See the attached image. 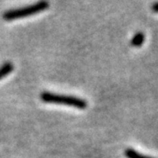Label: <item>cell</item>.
I'll return each instance as SVG.
<instances>
[{
    "instance_id": "6da1fadb",
    "label": "cell",
    "mask_w": 158,
    "mask_h": 158,
    "mask_svg": "<svg viewBox=\"0 0 158 158\" xmlns=\"http://www.w3.org/2000/svg\"><path fill=\"white\" fill-rule=\"evenodd\" d=\"M41 100L45 103H52V104H61V105H67L74 107L80 110H84L87 108L88 104L87 102L82 99L75 96H70V95H62V94H55L49 92H44L40 95Z\"/></svg>"
},
{
    "instance_id": "7a4b0ae2",
    "label": "cell",
    "mask_w": 158,
    "mask_h": 158,
    "mask_svg": "<svg viewBox=\"0 0 158 158\" xmlns=\"http://www.w3.org/2000/svg\"><path fill=\"white\" fill-rule=\"evenodd\" d=\"M49 8V3L46 1H40L37 2L36 4H32L21 9H16V10H10L6 12L3 15V18L5 20L10 21L15 19H20L24 18L27 16H31L35 14H38L42 10H45Z\"/></svg>"
},
{
    "instance_id": "3957f363",
    "label": "cell",
    "mask_w": 158,
    "mask_h": 158,
    "mask_svg": "<svg viewBox=\"0 0 158 158\" xmlns=\"http://www.w3.org/2000/svg\"><path fill=\"white\" fill-rule=\"evenodd\" d=\"M13 70H14V65L12 63L7 62L4 65H2L1 67H0V79L4 78L10 73H12Z\"/></svg>"
},
{
    "instance_id": "277c9868",
    "label": "cell",
    "mask_w": 158,
    "mask_h": 158,
    "mask_svg": "<svg viewBox=\"0 0 158 158\" xmlns=\"http://www.w3.org/2000/svg\"><path fill=\"white\" fill-rule=\"evenodd\" d=\"M144 40H145L144 33L143 32H137L136 35L133 36V38L131 39V44L132 45V46H134V47H139V46H141V45L143 44Z\"/></svg>"
},
{
    "instance_id": "5b68a950",
    "label": "cell",
    "mask_w": 158,
    "mask_h": 158,
    "mask_svg": "<svg viewBox=\"0 0 158 158\" xmlns=\"http://www.w3.org/2000/svg\"><path fill=\"white\" fill-rule=\"evenodd\" d=\"M125 155L128 157V158H152V157H150V156H146V155H143L139 152H137L136 151H134L132 149H128L125 151Z\"/></svg>"
},
{
    "instance_id": "8992f818",
    "label": "cell",
    "mask_w": 158,
    "mask_h": 158,
    "mask_svg": "<svg viewBox=\"0 0 158 158\" xmlns=\"http://www.w3.org/2000/svg\"><path fill=\"white\" fill-rule=\"evenodd\" d=\"M152 10H153L154 13H158V2L157 3H154L152 7Z\"/></svg>"
}]
</instances>
